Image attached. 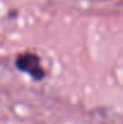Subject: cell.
<instances>
[{
    "instance_id": "cell-1",
    "label": "cell",
    "mask_w": 123,
    "mask_h": 124,
    "mask_svg": "<svg viewBox=\"0 0 123 124\" xmlns=\"http://www.w3.org/2000/svg\"><path fill=\"white\" fill-rule=\"evenodd\" d=\"M16 68L28 74L36 81H41L45 77V71L41 66L40 58L34 53H23L18 55L16 58Z\"/></svg>"
}]
</instances>
